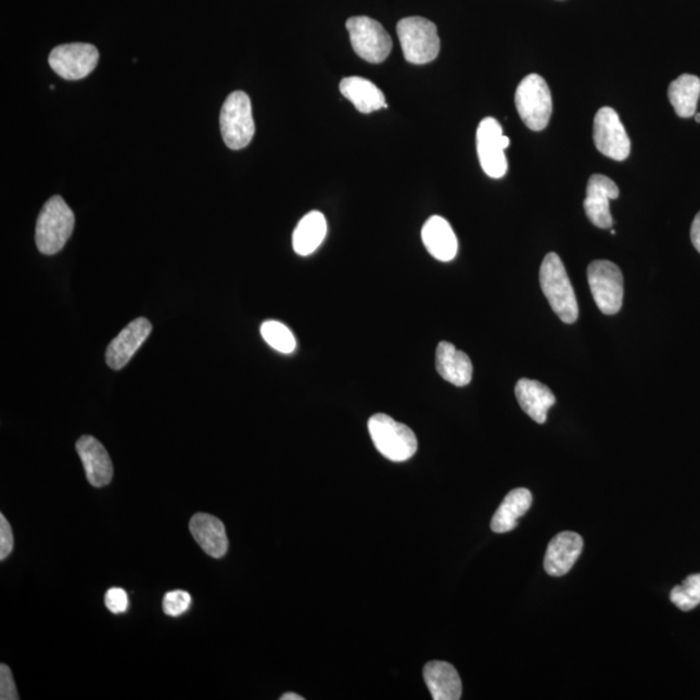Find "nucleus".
<instances>
[{"label":"nucleus","instance_id":"1","mask_svg":"<svg viewBox=\"0 0 700 700\" xmlns=\"http://www.w3.org/2000/svg\"><path fill=\"white\" fill-rule=\"evenodd\" d=\"M539 283L544 295L548 298L551 309L559 319L567 324H572L578 318V304L576 293L573 291L569 275H567L562 259L557 253L546 255L539 270Z\"/></svg>","mask_w":700,"mask_h":700},{"label":"nucleus","instance_id":"2","mask_svg":"<svg viewBox=\"0 0 700 700\" xmlns=\"http://www.w3.org/2000/svg\"><path fill=\"white\" fill-rule=\"evenodd\" d=\"M75 229V215L63 198L52 196L43 206L36 226V244L43 255L52 256L64 249Z\"/></svg>","mask_w":700,"mask_h":700},{"label":"nucleus","instance_id":"3","mask_svg":"<svg viewBox=\"0 0 700 700\" xmlns=\"http://www.w3.org/2000/svg\"><path fill=\"white\" fill-rule=\"evenodd\" d=\"M369 432L377 450L392 462H405L416 455L418 440L408 425L385 415L369 419Z\"/></svg>","mask_w":700,"mask_h":700},{"label":"nucleus","instance_id":"4","mask_svg":"<svg viewBox=\"0 0 700 700\" xmlns=\"http://www.w3.org/2000/svg\"><path fill=\"white\" fill-rule=\"evenodd\" d=\"M397 35L409 63L429 64L438 56L442 43L436 25L430 20L419 16L403 18L397 24Z\"/></svg>","mask_w":700,"mask_h":700},{"label":"nucleus","instance_id":"5","mask_svg":"<svg viewBox=\"0 0 700 700\" xmlns=\"http://www.w3.org/2000/svg\"><path fill=\"white\" fill-rule=\"evenodd\" d=\"M516 105L526 128L543 131L552 113L551 92L545 79L538 75L524 77L516 92Z\"/></svg>","mask_w":700,"mask_h":700},{"label":"nucleus","instance_id":"6","mask_svg":"<svg viewBox=\"0 0 700 700\" xmlns=\"http://www.w3.org/2000/svg\"><path fill=\"white\" fill-rule=\"evenodd\" d=\"M221 135L231 150H242L255 137L256 126L252 115L251 99L243 91L230 93L221 110Z\"/></svg>","mask_w":700,"mask_h":700},{"label":"nucleus","instance_id":"7","mask_svg":"<svg viewBox=\"0 0 700 700\" xmlns=\"http://www.w3.org/2000/svg\"><path fill=\"white\" fill-rule=\"evenodd\" d=\"M588 282L598 309L607 316L616 315L622 309L624 298V278L618 265L598 259L588 268Z\"/></svg>","mask_w":700,"mask_h":700},{"label":"nucleus","instance_id":"8","mask_svg":"<svg viewBox=\"0 0 700 700\" xmlns=\"http://www.w3.org/2000/svg\"><path fill=\"white\" fill-rule=\"evenodd\" d=\"M353 50L371 64L383 63L392 51V39L383 25L368 16L352 17L346 22Z\"/></svg>","mask_w":700,"mask_h":700},{"label":"nucleus","instance_id":"9","mask_svg":"<svg viewBox=\"0 0 700 700\" xmlns=\"http://www.w3.org/2000/svg\"><path fill=\"white\" fill-rule=\"evenodd\" d=\"M509 145L510 139L504 136L502 126L496 118L486 117L480 123L476 131V149L480 165L486 176L495 179L505 177L508 173L505 150Z\"/></svg>","mask_w":700,"mask_h":700},{"label":"nucleus","instance_id":"10","mask_svg":"<svg viewBox=\"0 0 700 700\" xmlns=\"http://www.w3.org/2000/svg\"><path fill=\"white\" fill-rule=\"evenodd\" d=\"M593 139L597 150L602 155L624 162L631 153V139L620 119L618 112L603 106L597 112L595 125H593Z\"/></svg>","mask_w":700,"mask_h":700},{"label":"nucleus","instance_id":"11","mask_svg":"<svg viewBox=\"0 0 700 700\" xmlns=\"http://www.w3.org/2000/svg\"><path fill=\"white\" fill-rule=\"evenodd\" d=\"M99 51L88 43H69L55 47L49 63L53 72L64 79L76 81L88 77L97 68Z\"/></svg>","mask_w":700,"mask_h":700},{"label":"nucleus","instance_id":"12","mask_svg":"<svg viewBox=\"0 0 700 700\" xmlns=\"http://www.w3.org/2000/svg\"><path fill=\"white\" fill-rule=\"evenodd\" d=\"M152 324L149 319L137 318L125 327L118 335L112 340L106 348L105 362L112 370H122L129 364L140 346L151 335Z\"/></svg>","mask_w":700,"mask_h":700},{"label":"nucleus","instance_id":"13","mask_svg":"<svg viewBox=\"0 0 700 700\" xmlns=\"http://www.w3.org/2000/svg\"><path fill=\"white\" fill-rule=\"evenodd\" d=\"M620 195L619 187L611 178L595 175L586 187L584 209L589 221L599 229H610L613 221L610 211L611 200Z\"/></svg>","mask_w":700,"mask_h":700},{"label":"nucleus","instance_id":"14","mask_svg":"<svg viewBox=\"0 0 700 700\" xmlns=\"http://www.w3.org/2000/svg\"><path fill=\"white\" fill-rule=\"evenodd\" d=\"M584 548L583 537L576 532H560L551 539L544 560L546 573L550 576H564L575 565Z\"/></svg>","mask_w":700,"mask_h":700},{"label":"nucleus","instance_id":"15","mask_svg":"<svg viewBox=\"0 0 700 700\" xmlns=\"http://www.w3.org/2000/svg\"><path fill=\"white\" fill-rule=\"evenodd\" d=\"M76 449L89 483L97 488L109 485L113 478V464L103 444L96 437L86 435L78 440Z\"/></svg>","mask_w":700,"mask_h":700},{"label":"nucleus","instance_id":"16","mask_svg":"<svg viewBox=\"0 0 700 700\" xmlns=\"http://www.w3.org/2000/svg\"><path fill=\"white\" fill-rule=\"evenodd\" d=\"M190 532L206 555L212 558H224L229 549V539L225 524L209 513L199 512L190 520Z\"/></svg>","mask_w":700,"mask_h":700},{"label":"nucleus","instance_id":"17","mask_svg":"<svg viewBox=\"0 0 700 700\" xmlns=\"http://www.w3.org/2000/svg\"><path fill=\"white\" fill-rule=\"evenodd\" d=\"M516 396L520 408L538 424L546 422L551 406L556 404V396L549 386L537 380L520 379L516 386Z\"/></svg>","mask_w":700,"mask_h":700},{"label":"nucleus","instance_id":"18","mask_svg":"<svg viewBox=\"0 0 700 700\" xmlns=\"http://www.w3.org/2000/svg\"><path fill=\"white\" fill-rule=\"evenodd\" d=\"M422 240L425 250L438 262L449 263L458 252V239L451 226L445 218L433 216L422 229Z\"/></svg>","mask_w":700,"mask_h":700},{"label":"nucleus","instance_id":"19","mask_svg":"<svg viewBox=\"0 0 700 700\" xmlns=\"http://www.w3.org/2000/svg\"><path fill=\"white\" fill-rule=\"evenodd\" d=\"M423 677L432 699L458 700L462 697V682L457 670L449 663L433 660L427 663Z\"/></svg>","mask_w":700,"mask_h":700},{"label":"nucleus","instance_id":"20","mask_svg":"<svg viewBox=\"0 0 700 700\" xmlns=\"http://www.w3.org/2000/svg\"><path fill=\"white\" fill-rule=\"evenodd\" d=\"M436 369L440 377L456 386L470 384L472 379L470 357L448 342H442L437 346Z\"/></svg>","mask_w":700,"mask_h":700},{"label":"nucleus","instance_id":"21","mask_svg":"<svg viewBox=\"0 0 700 700\" xmlns=\"http://www.w3.org/2000/svg\"><path fill=\"white\" fill-rule=\"evenodd\" d=\"M340 91L361 113H372L389 109L382 90L369 79L362 77H346L340 84Z\"/></svg>","mask_w":700,"mask_h":700},{"label":"nucleus","instance_id":"22","mask_svg":"<svg viewBox=\"0 0 700 700\" xmlns=\"http://www.w3.org/2000/svg\"><path fill=\"white\" fill-rule=\"evenodd\" d=\"M532 493L525 488H517L505 497L495 516L491 529L496 533H506L517 529L518 520L531 509Z\"/></svg>","mask_w":700,"mask_h":700},{"label":"nucleus","instance_id":"23","mask_svg":"<svg viewBox=\"0 0 700 700\" xmlns=\"http://www.w3.org/2000/svg\"><path fill=\"white\" fill-rule=\"evenodd\" d=\"M327 236V221L321 212H310L293 231V250L300 256H309L323 243Z\"/></svg>","mask_w":700,"mask_h":700},{"label":"nucleus","instance_id":"24","mask_svg":"<svg viewBox=\"0 0 700 700\" xmlns=\"http://www.w3.org/2000/svg\"><path fill=\"white\" fill-rule=\"evenodd\" d=\"M699 98L700 78L697 76L683 75L670 85L669 99L678 117H695Z\"/></svg>","mask_w":700,"mask_h":700},{"label":"nucleus","instance_id":"25","mask_svg":"<svg viewBox=\"0 0 700 700\" xmlns=\"http://www.w3.org/2000/svg\"><path fill=\"white\" fill-rule=\"evenodd\" d=\"M262 335L272 349L284 353V355H290L296 349V339L289 327L283 323L277 321L263 323Z\"/></svg>","mask_w":700,"mask_h":700},{"label":"nucleus","instance_id":"26","mask_svg":"<svg viewBox=\"0 0 700 700\" xmlns=\"http://www.w3.org/2000/svg\"><path fill=\"white\" fill-rule=\"evenodd\" d=\"M671 601L685 612L695 610L700 604V573L686 577L682 585L675 586L671 591Z\"/></svg>","mask_w":700,"mask_h":700},{"label":"nucleus","instance_id":"27","mask_svg":"<svg viewBox=\"0 0 700 700\" xmlns=\"http://www.w3.org/2000/svg\"><path fill=\"white\" fill-rule=\"evenodd\" d=\"M192 597L184 590H173L166 593L163 601V609L166 615L177 618L190 609Z\"/></svg>","mask_w":700,"mask_h":700},{"label":"nucleus","instance_id":"28","mask_svg":"<svg viewBox=\"0 0 700 700\" xmlns=\"http://www.w3.org/2000/svg\"><path fill=\"white\" fill-rule=\"evenodd\" d=\"M105 606L112 613H124L129 609V597L122 588H112L106 591Z\"/></svg>","mask_w":700,"mask_h":700},{"label":"nucleus","instance_id":"29","mask_svg":"<svg viewBox=\"0 0 700 700\" xmlns=\"http://www.w3.org/2000/svg\"><path fill=\"white\" fill-rule=\"evenodd\" d=\"M0 699L2 700H18L15 679H13L12 672L5 664L0 665Z\"/></svg>","mask_w":700,"mask_h":700},{"label":"nucleus","instance_id":"30","mask_svg":"<svg viewBox=\"0 0 700 700\" xmlns=\"http://www.w3.org/2000/svg\"><path fill=\"white\" fill-rule=\"evenodd\" d=\"M13 533L9 520L5 517L0 516V559L4 560L11 555L13 550Z\"/></svg>","mask_w":700,"mask_h":700},{"label":"nucleus","instance_id":"31","mask_svg":"<svg viewBox=\"0 0 700 700\" xmlns=\"http://www.w3.org/2000/svg\"><path fill=\"white\" fill-rule=\"evenodd\" d=\"M690 237L692 245L700 253V212L696 216L695 221H692Z\"/></svg>","mask_w":700,"mask_h":700},{"label":"nucleus","instance_id":"32","mask_svg":"<svg viewBox=\"0 0 700 700\" xmlns=\"http://www.w3.org/2000/svg\"><path fill=\"white\" fill-rule=\"evenodd\" d=\"M280 700H304V698L295 695V692H287V695L280 697Z\"/></svg>","mask_w":700,"mask_h":700},{"label":"nucleus","instance_id":"33","mask_svg":"<svg viewBox=\"0 0 700 700\" xmlns=\"http://www.w3.org/2000/svg\"><path fill=\"white\" fill-rule=\"evenodd\" d=\"M697 123L700 124V113H696Z\"/></svg>","mask_w":700,"mask_h":700}]
</instances>
